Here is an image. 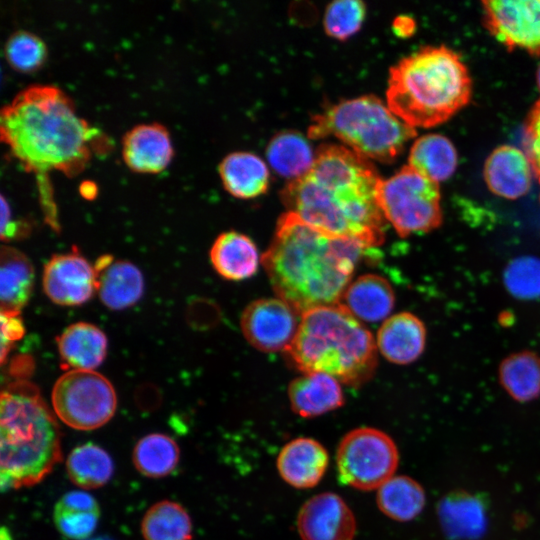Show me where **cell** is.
Segmentation results:
<instances>
[{"label":"cell","instance_id":"cell-1","mask_svg":"<svg viewBox=\"0 0 540 540\" xmlns=\"http://www.w3.org/2000/svg\"><path fill=\"white\" fill-rule=\"evenodd\" d=\"M382 180L369 159L323 144L310 169L283 188L281 199L288 212L316 229L373 248L383 242L387 222L378 203Z\"/></svg>","mask_w":540,"mask_h":540},{"label":"cell","instance_id":"cell-2","mask_svg":"<svg viewBox=\"0 0 540 540\" xmlns=\"http://www.w3.org/2000/svg\"><path fill=\"white\" fill-rule=\"evenodd\" d=\"M1 140L25 170L45 177L55 170L80 173L103 134L78 115L72 100L58 87L30 85L1 109Z\"/></svg>","mask_w":540,"mask_h":540},{"label":"cell","instance_id":"cell-3","mask_svg":"<svg viewBox=\"0 0 540 540\" xmlns=\"http://www.w3.org/2000/svg\"><path fill=\"white\" fill-rule=\"evenodd\" d=\"M368 248L318 230L287 211L280 216L261 262L278 298L302 315L340 302Z\"/></svg>","mask_w":540,"mask_h":540},{"label":"cell","instance_id":"cell-4","mask_svg":"<svg viewBox=\"0 0 540 540\" xmlns=\"http://www.w3.org/2000/svg\"><path fill=\"white\" fill-rule=\"evenodd\" d=\"M471 78L460 56L445 46L424 47L391 67L387 105L412 127L439 125L470 100Z\"/></svg>","mask_w":540,"mask_h":540},{"label":"cell","instance_id":"cell-5","mask_svg":"<svg viewBox=\"0 0 540 540\" xmlns=\"http://www.w3.org/2000/svg\"><path fill=\"white\" fill-rule=\"evenodd\" d=\"M0 443L2 489L32 486L60 461L59 425L34 385L19 381L2 391Z\"/></svg>","mask_w":540,"mask_h":540},{"label":"cell","instance_id":"cell-6","mask_svg":"<svg viewBox=\"0 0 540 540\" xmlns=\"http://www.w3.org/2000/svg\"><path fill=\"white\" fill-rule=\"evenodd\" d=\"M285 352L303 373H324L353 387L367 382L377 364L372 334L340 304L304 312Z\"/></svg>","mask_w":540,"mask_h":540},{"label":"cell","instance_id":"cell-7","mask_svg":"<svg viewBox=\"0 0 540 540\" xmlns=\"http://www.w3.org/2000/svg\"><path fill=\"white\" fill-rule=\"evenodd\" d=\"M416 134L374 95L330 106L313 118L308 129L310 138L333 136L357 154L385 163L395 160Z\"/></svg>","mask_w":540,"mask_h":540},{"label":"cell","instance_id":"cell-8","mask_svg":"<svg viewBox=\"0 0 540 540\" xmlns=\"http://www.w3.org/2000/svg\"><path fill=\"white\" fill-rule=\"evenodd\" d=\"M440 199L438 183L408 164L382 180L378 192L386 221L402 237L439 227L443 217Z\"/></svg>","mask_w":540,"mask_h":540},{"label":"cell","instance_id":"cell-9","mask_svg":"<svg viewBox=\"0 0 540 540\" xmlns=\"http://www.w3.org/2000/svg\"><path fill=\"white\" fill-rule=\"evenodd\" d=\"M52 405L57 417L67 426L89 431L113 417L117 396L111 382L100 373L71 369L56 381Z\"/></svg>","mask_w":540,"mask_h":540},{"label":"cell","instance_id":"cell-10","mask_svg":"<svg viewBox=\"0 0 540 540\" xmlns=\"http://www.w3.org/2000/svg\"><path fill=\"white\" fill-rule=\"evenodd\" d=\"M337 470L343 483L358 490L378 489L394 476L399 452L385 432L361 427L348 432L336 453Z\"/></svg>","mask_w":540,"mask_h":540},{"label":"cell","instance_id":"cell-11","mask_svg":"<svg viewBox=\"0 0 540 540\" xmlns=\"http://www.w3.org/2000/svg\"><path fill=\"white\" fill-rule=\"evenodd\" d=\"M484 23L508 49L540 55V0L482 1Z\"/></svg>","mask_w":540,"mask_h":540},{"label":"cell","instance_id":"cell-12","mask_svg":"<svg viewBox=\"0 0 540 540\" xmlns=\"http://www.w3.org/2000/svg\"><path fill=\"white\" fill-rule=\"evenodd\" d=\"M301 315L280 298L251 302L241 315V330L247 341L263 352L285 351L292 343Z\"/></svg>","mask_w":540,"mask_h":540},{"label":"cell","instance_id":"cell-13","mask_svg":"<svg viewBox=\"0 0 540 540\" xmlns=\"http://www.w3.org/2000/svg\"><path fill=\"white\" fill-rule=\"evenodd\" d=\"M43 289L56 304L81 305L97 290L95 267L77 253L54 255L44 267Z\"/></svg>","mask_w":540,"mask_h":540},{"label":"cell","instance_id":"cell-14","mask_svg":"<svg viewBox=\"0 0 540 540\" xmlns=\"http://www.w3.org/2000/svg\"><path fill=\"white\" fill-rule=\"evenodd\" d=\"M297 530L302 540H353L356 519L339 495L324 492L302 505L297 516Z\"/></svg>","mask_w":540,"mask_h":540},{"label":"cell","instance_id":"cell-15","mask_svg":"<svg viewBox=\"0 0 540 540\" xmlns=\"http://www.w3.org/2000/svg\"><path fill=\"white\" fill-rule=\"evenodd\" d=\"M170 134L160 123H142L128 130L122 140V157L132 171L159 173L173 157Z\"/></svg>","mask_w":540,"mask_h":540},{"label":"cell","instance_id":"cell-16","mask_svg":"<svg viewBox=\"0 0 540 540\" xmlns=\"http://www.w3.org/2000/svg\"><path fill=\"white\" fill-rule=\"evenodd\" d=\"M281 478L297 489L316 486L329 465V454L317 440L300 437L286 443L277 457Z\"/></svg>","mask_w":540,"mask_h":540},{"label":"cell","instance_id":"cell-17","mask_svg":"<svg viewBox=\"0 0 540 540\" xmlns=\"http://www.w3.org/2000/svg\"><path fill=\"white\" fill-rule=\"evenodd\" d=\"M487 511L481 496L463 490L444 496L437 508L440 527L450 540H475L482 536L488 524Z\"/></svg>","mask_w":540,"mask_h":540},{"label":"cell","instance_id":"cell-18","mask_svg":"<svg viewBox=\"0 0 540 540\" xmlns=\"http://www.w3.org/2000/svg\"><path fill=\"white\" fill-rule=\"evenodd\" d=\"M532 173L527 155L510 145L494 149L483 170L490 191L510 200L522 197L530 190Z\"/></svg>","mask_w":540,"mask_h":540},{"label":"cell","instance_id":"cell-19","mask_svg":"<svg viewBox=\"0 0 540 540\" xmlns=\"http://www.w3.org/2000/svg\"><path fill=\"white\" fill-rule=\"evenodd\" d=\"M94 267L98 295L108 308L122 310L141 298L144 279L141 271L131 262L113 261L111 256L105 255L97 260Z\"/></svg>","mask_w":540,"mask_h":540},{"label":"cell","instance_id":"cell-20","mask_svg":"<svg viewBox=\"0 0 540 540\" xmlns=\"http://www.w3.org/2000/svg\"><path fill=\"white\" fill-rule=\"evenodd\" d=\"M426 343L423 322L410 312L388 317L377 333L381 354L395 364H409L420 357Z\"/></svg>","mask_w":540,"mask_h":540},{"label":"cell","instance_id":"cell-21","mask_svg":"<svg viewBox=\"0 0 540 540\" xmlns=\"http://www.w3.org/2000/svg\"><path fill=\"white\" fill-rule=\"evenodd\" d=\"M288 397L292 410L304 418L323 415L344 403L340 382L320 372L303 373L291 381Z\"/></svg>","mask_w":540,"mask_h":540},{"label":"cell","instance_id":"cell-22","mask_svg":"<svg viewBox=\"0 0 540 540\" xmlns=\"http://www.w3.org/2000/svg\"><path fill=\"white\" fill-rule=\"evenodd\" d=\"M394 303L390 283L379 275L365 274L350 282L338 304L358 320L378 322L388 317Z\"/></svg>","mask_w":540,"mask_h":540},{"label":"cell","instance_id":"cell-23","mask_svg":"<svg viewBox=\"0 0 540 540\" xmlns=\"http://www.w3.org/2000/svg\"><path fill=\"white\" fill-rule=\"evenodd\" d=\"M57 346L65 366L75 370H94L106 356L107 338L97 326L77 322L57 337Z\"/></svg>","mask_w":540,"mask_h":540},{"label":"cell","instance_id":"cell-24","mask_svg":"<svg viewBox=\"0 0 540 540\" xmlns=\"http://www.w3.org/2000/svg\"><path fill=\"white\" fill-rule=\"evenodd\" d=\"M210 260L216 272L228 280H243L254 275L259 265V253L246 235L228 231L220 234L210 250Z\"/></svg>","mask_w":540,"mask_h":540},{"label":"cell","instance_id":"cell-25","mask_svg":"<svg viewBox=\"0 0 540 540\" xmlns=\"http://www.w3.org/2000/svg\"><path fill=\"white\" fill-rule=\"evenodd\" d=\"M224 188L234 197L255 198L269 185V170L265 162L250 152H233L219 164Z\"/></svg>","mask_w":540,"mask_h":540},{"label":"cell","instance_id":"cell-26","mask_svg":"<svg viewBox=\"0 0 540 540\" xmlns=\"http://www.w3.org/2000/svg\"><path fill=\"white\" fill-rule=\"evenodd\" d=\"M34 284V268L21 251L3 246L0 253V303L3 312H20Z\"/></svg>","mask_w":540,"mask_h":540},{"label":"cell","instance_id":"cell-27","mask_svg":"<svg viewBox=\"0 0 540 540\" xmlns=\"http://www.w3.org/2000/svg\"><path fill=\"white\" fill-rule=\"evenodd\" d=\"M100 516L95 498L84 491H70L55 504L53 519L66 538L86 540L94 532Z\"/></svg>","mask_w":540,"mask_h":540},{"label":"cell","instance_id":"cell-28","mask_svg":"<svg viewBox=\"0 0 540 540\" xmlns=\"http://www.w3.org/2000/svg\"><path fill=\"white\" fill-rule=\"evenodd\" d=\"M499 382L515 401L525 403L540 396V355L525 350L505 357L498 369Z\"/></svg>","mask_w":540,"mask_h":540},{"label":"cell","instance_id":"cell-29","mask_svg":"<svg viewBox=\"0 0 540 540\" xmlns=\"http://www.w3.org/2000/svg\"><path fill=\"white\" fill-rule=\"evenodd\" d=\"M376 501L384 515L395 521L407 522L423 511L426 494L415 479L394 475L377 489Z\"/></svg>","mask_w":540,"mask_h":540},{"label":"cell","instance_id":"cell-30","mask_svg":"<svg viewBox=\"0 0 540 540\" xmlns=\"http://www.w3.org/2000/svg\"><path fill=\"white\" fill-rule=\"evenodd\" d=\"M408 165L439 182L448 179L457 166V152L452 142L440 134L418 138L410 149Z\"/></svg>","mask_w":540,"mask_h":540},{"label":"cell","instance_id":"cell-31","mask_svg":"<svg viewBox=\"0 0 540 540\" xmlns=\"http://www.w3.org/2000/svg\"><path fill=\"white\" fill-rule=\"evenodd\" d=\"M266 156L269 164L278 174L293 180L310 169L315 153L300 133L284 131L270 140Z\"/></svg>","mask_w":540,"mask_h":540},{"label":"cell","instance_id":"cell-32","mask_svg":"<svg viewBox=\"0 0 540 540\" xmlns=\"http://www.w3.org/2000/svg\"><path fill=\"white\" fill-rule=\"evenodd\" d=\"M66 469L72 483L83 489L104 486L114 471L110 455L100 446L85 443L75 447L68 455Z\"/></svg>","mask_w":540,"mask_h":540},{"label":"cell","instance_id":"cell-33","mask_svg":"<svg viewBox=\"0 0 540 540\" xmlns=\"http://www.w3.org/2000/svg\"><path fill=\"white\" fill-rule=\"evenodd\" d=\"M141 531L145 540H191V518L179 503L163 500L147 510Z\"/></svg>","mask_w":540,"mask_h":540},{"label":"cell","instance_id":"cell-34","mask_svg":"<svg viewBox=\"0 0 540 540\" xmlns=\"http://www.w3.org/2000/svg\"><path fill=\"white\" fill-rule=\"evenodd\" d=\"M179 456L177 443L162 433H151L142 437L133 450L136 469L149 478L169 475L176 468Z\"/></svg>","mask_w":540,"mask_h":540},{"label":"cell","instance_id":"cell-35","mask_svg":"<svg viewBox=\"0 0 540 540\" xmlns=\"http://www.w3.org/2000/svg\"><path fill=\"white\" fill-rule=\"evenodd\" d=\"M503 280L505 288L515 298H540V259L534 256L513 259L504 269Z\"/></svg>","mask_w":540,"mask_h":540},{"label":"cell","instance_id":"cell-36","mask_svg":"<svg viewBox=\"0 0 540 540\" xmlns=\"http://www.w3.org/2000/svg\"><path fill=\"white\" fill-rule=\"evenodd\" d=\"M7 62L20 72H32L44 62L47 49L43 40L36 34L18 30L12 33L4 46Z\"/></svg>","mask_w":540,"mask_h":540},{"label":"cell","instance_id":"cell-37","mask_svg":"<svg viewBox=\"0 0 540 540\" xmlns=\"http://www.w3.org/2000/svg\"><path fill=\"white\" fill-rule=\"evenodd\" d=\"M365 15L361 0H335L325 10L324 28L328 35L344 40L360 29Z\"/></svg>","mask_w":540,"mask_h":540},{"label":"cell","instance_id":"cell-38","mask_svg":"<svg viewBox=\"0 0 540 540\" xmlns=\"http://www.w3.org/2000/svg\"><path fill=\"white\" fill-rule=\"evenodd\" d=\"M24 324L19 312L1 311V362H5L12 344L24 335Z\"/></svg>","mask_w":540,"mask_h":540},{"label":"cell","instance_id":"cell-39","mask_svg":"<svg viewBox=\"0 0 540 540\" xmlns=\"http://www.w3.org/2000/svg\"><path fill=\"white\" fill-rule=\"evenodd\" d=\"M11 212L9 205L5 198L1 197V238L2 240L12 239L18 236L22 231L19 230V226L22 224H17L12 220Z\"/></svg>","mask_w":540,"mask_h":540},{"label":"cell","instance_id":"cell-40","mask_svg":"<svg viewBox=\"0 0 540 540\" xmlns=\"http://www.w3.org/2000/svg\"><path fill=\"white\" fill-rule=\"evenodd\" d=\"M525 140L540 139V99L531 108L524 126Z\"/></svg>","mask_w":540,"mask_h":540},{"label":"cell","instance_id":"cell-41","mask_svg":"<svg viewBox=\"0 0 540 540\" xmlns=\"http://www.w3.org/2000/svg\"><path fill=\"white\" fill-rule=\"evenodd\" d=\"M525 145L533 173L540 182V139L525 140Z\"/></svg>","mask_w":540,"mask_h":540},{"label":"cell","instance_id":"cell-42","mask_svg":"<svg viewBox=\"0 0 540 540\" xmlns=\"http://www.w3.org/2000/svg\"><path fill=\"white\" fill-rule=\"evenodd\" d=\"M393 28L399 36H409L415 29V23L410 17L400 16L394 20Z\"/></svg>","mask_w":540,"mask_h":540},{"label":"cell","instance_id":"cell-43","mask_svg":"<svg viewBox=\"0 0 540 540\" xmlns=\"http://www.w3.org/2000/svg\"><path fill=\"white\" fill-rule=\"evenodd\" d=\"M81 194L86 198H92L96 194V186L93 183L84 182L80 188Z\"/></svg>","mask_w":540,"mask_h":540},{"label":"cell","instance_id":"cell-44","mask_svg":"<svg viewBox=\"0 0 540 540\" xmlns=\"http://www.w3.org/2000/svg\"><path fill=\"white\" fill-rule=\"evenodd\" d=\"M537 85H538L539 90H540V65H539L538 70H537Z\"/></svg>","mask_w":540,"mask_h":540},{"label":"cell","instance_id":"cell-45","mask_svg":"<svg viewBox=\"0 0 540 540\" xmlns=\"http://www.w3.org/2000/svg\"><path fill=\"white\" fill-rule=\"evenodd\" d=\"M86 540H112L108 537H97V538H88Z\"/></svg>","mask_w":540,"mask_h":540}]
</instances>
